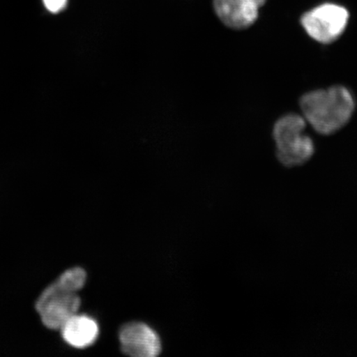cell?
Wrapping results in <instances>:
<instances>
[{"instance_id":"obj_1","label":"cell","mask_w":357,"mask_h":357,"mask_svg":"<svg viewBox=\"0 0 357 357\" xmlns=\"http://www.w3.org/2000/svg\"><path fill=\"white\" fill-rule=\"evenodd\" d=\"M302 116L322 135H332L349 123L356 109L354 95L342 86L316 89L301 97Z\"/></svg>"},{"instance_id":"obj_2","label":"cell","mask_w":357,"mask_h":357,"mask_svg":"<svg viewBox=\"0 0 357 357\" xmlns=\"http://www.w3.org/2000/svg\"><path fill=\"white\" fill-rule=\"evenodd\" d=\"M307 125L305 118L297 114H285L275 123V153L283 166H302L314 154V142L306 133Z\"/></svg>"},{"instance_id":"obj_3","label":"cell","mask_w":357,"mask_h":357,"mask_svg":"<svg viewBox=\"0 0 357 357\" xmlns=\"http://www.w3.org/2000/svg\"><path fill=\"white\" fill-rule=\"evenodd\" d=\"M349 10L341 3L327 1L317 4L303 13L301 24L314 41L331 44L340 38L349 24Z\"/></svg>"},{"instance_id":"obj_4","label":"cell","mask_w":357,"mask_h":357,"mask_svg":"<svg viewBox=\"0 0 357 357\" xmlns=\"http://www.w3.org/2000/svg\"><path fill=\"white\" fill-rule=\"evenodd\" d=\"M80 303L77 293L69 291L56 280L40 294L35 307L44 326L60 330L71 317L77 314Z\"/></svg>"},{"instance_id":"obj_5","label":"cell","mask_w":357,"mask_h":357,"mask_svg":"<svg viewBox=\"0 0 357 357\" xmlns=\"http://www.w3.org/2000/svg\"><path fill=\"white\" fill-rule=\"evenodd\" d=\"M268 0H213L214 13L231 30L251 28L257 22Z\"/></svg>"},{"instance_id":"obj_6","label":"cell","mask_w":357,"mask_h":357,"mask_svg":"<svg viewBox=\"0 0 357 357\" xmlns=\"http://www.w3.org/2000/svg\"><path fill=\"white\" fill-rule=\"evenodd\" d=\"M119 341L124 354L132 357H155L162 351L158 333L149 325L139 322L123 325Z\"/></svg>"},{"instance_id":"obj_7","label":"cell","mask_w":357,"mask_h":357,"mask_svg":"<svg viewBox=\"0 0 357 357\" xmlns=\"http://www.w3.org/2000/svg\"><path fill=\"white\" fill-rule=\"evenodd\" d=\"M67 344L83 349L91 346L99 337L96 321L86 314H75L60 329Z\"/></svg>"},{"instance_id":"obj_8","label":"cell","mask_w":357,"mask_h":357,"mask_svg":"<svg viewBox=\"0 0 357 357\" xmlns=\"http://www.w3.org/2000/svg\"><path fill=\"white\" fill-rule=\"evenodd\" d=\"M56 281L69 291L77 293L86 284V272L80 267L71 268L62 273Z\"/></svg>"},{"instance_id":"obj_9","label":"cell","mask_w":357,"mask_h":357,"mask_svg":"<svg viewBox=\"0 0 357 357\" xmlns=\"http://www.w3.org/2000/svg\"><path fill=\"white\" fill-rule=\"evenodd\" d=\"M68 0H43L45 7L52 13H60L67 6Z\"/></svg>"}]
</instances>
